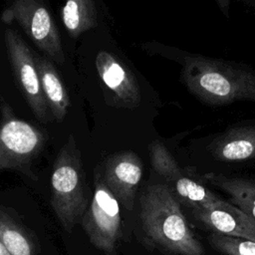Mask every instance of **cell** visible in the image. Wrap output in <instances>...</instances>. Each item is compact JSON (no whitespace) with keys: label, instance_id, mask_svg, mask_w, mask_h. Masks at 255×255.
Returning a JSON list of instances; mask_svg holds the SVG:
<instances>
[{"label":"cell","instance_id":"1","mask_svg":"<svg viewBox=\"0 0 255 255\" xmlns=\"http://www.w3.org/2000/svg\"><path fill=\"white\" fill-rule=\"evenodd\" d=\"M139 217L146 236L170 255H205L179 202L166 184L148 186L140 197Z\"/></svg>","mask_w":255,"mask_h":255},{"label":"cell","instance_id":"2","mask_svg":"<svg viewBox=\"0 0 255 255\" xmlns=\"http://www.w3.org/2000/svg\"><path fill=\"white\" fill-rule=\"evenodd\" d=\"M181 79L188 91L206 105L255 102V72L227 62L199 56L188 57Z\"/></svg>","mask_w":255,"mask_h":255},{"label":"cell","instance_id":"3","mask_svg":"<svg viewBox=\"0 0 255 255\" xmlns=\"http://www.w3.org/2000/svg\"><path fill=\"white\" fill-rule=\"evenodd\" d=\"M88 185L81 150L73 134L60 148L51 174V205L63 229L71 233L88 208Z\"/></svg>","mask_w":255,"mask_h":255},{"label":"cell","instance_id":"4","mask_svg":"<svg viewBox=\"0 0 255 255\" xmlns=\"http://www.w3.org/2000/svg\"><path fill=\"white\" fill-rule=\"evenodd\" d=\"M47 134L36 126L3 112L0 122V171L14 170L33 180L38 176L34 162L43 151Z\"/></svg>","mask_w":255,"mask_h":255},{"label":"cell","instance_id":"5","mask_svg":"<svg viewBox=\"0 0 255 255\" xmlns=\"http://www.w3.org/2000/svg\"><path fill=\"white\" fill-rule=\"evenodd\" d=\"M6 24H17L35 46L53 63L66 61L59 29L44 2L16 0L9 3L0 14Z\"/></svg>","mask_w":255,"mask_h":255},{"label":"cell","instance_id":"6","mask_svg":"<svg viewBox=\"0 0 255 255\" xmlns=\"http://www.w3.org/2000/svg\"><path fill=\"white\" fill-rule=\"evenodd\" d=\"M92 200L81 218L90 242L98 249L111 253L121 237L120 203L107 187L101 171H95Z\"/></svg>","mask_w":255,"mask_h":255},{"label":"cell","instance_id":"7","mask_svg":"<svg viewBox=\"0 0 255 255\" xmlns=\"http://www.w3.org/2000/svg\"><path fill=\"white\" fill-rule=\"evenodd\" d=\"M4 43L15 84L30 110L41 123L51 122L53 118L42 93L34 53L12 28L5 30Z\"/></svg>","mask_w":255,"mask_h":255},{"label":"cell","instance_id":"8","mask_svg":"<svg viewBox=\"0 0 255 255\" xmlns=\"http://www.w3.org/2000/svg\"><path fill=\"white\" fill-rule=\"evenodd\" d=\"M149 156L152 168L165 179L166 185L175 196L192 209L217 204L221 198L204 185L184 174L171 155L170 151L158 140L149 145Z\"/></svg>","mask_w":255,"mask_h":255},{"label":"cell","instance_id":"9","mask_svg":"<svg viewBox=\"0 0 255 255\" xmlns=\"http://www.w3.org/2000/svg\"><path fill=\"white\" fill-rule=\"evenodd\" d=\"M101 174L118 202L126 209L131 210L142 176L140 157L131 150L114 153L105 159Z\"/></svg>","mask_w":255,"mask_h":255},{"label":"cell","instance_id":"10","mask_svg":"<svg viewBox=\"0 0 255 255\" xmlns=\"http://www.w3.org/2000/svg\"><path fill=\"white\" fill-rule=\"evenodd\" d=\"M95 63L101 82L113 95L114 104L121 108H137L141 102V93L136 78L128 68L108 51H100Z\"/></svg>","mask_w":255,"mask_h":255},{"label":"cell","instance_id":"11","mask_svg":"<svg viewBox=\"0 0 255 255\" xmlns=\"http://www.w3.org/2000/svg\"><path fill=\"white\" fill-rule=\"evenodd\" d=\"M192 212L213 233L255 241V220L230 202L221 199L217 204L195 208Z\"/></svg>","mask_w":255,"mask_h":255},{"label":"cell","instance_id":"12","mask_svg":"<svg viewBox=\"0 0 255 255\" xmlns=\"http://www.w3.org/2000/svg\"><path fill=\"white\" fill-rule=\"evenodd\" d=\"M209 151L216 160L224 162L254 158L255 126H243L227 129L212 140Z\"/></svg>","mask_w":255,"mask_h":255},{"label":"cell","instance_id":"13","mask_svg":"<svg viewBox=\"0 0 255 255\" xmlns=\"http://www.w3.org/2000/svg\"><path fill=\"white\" fill-rule=\"evenodd\" d=\"M42 93L49 112L56 122H62L71 106L66 87L54 65L45 56L34 54Z\"/></svg>","mask_w":255,"mask_h":255},{"label":"cell","instance_id":"14","mask_svg":"<svg viewBox=\"0 0 255 255\" xmlns=\"http://www.w3.org/2000/svg\"><path fill=\"white\" fill-rule=\"evenodd\" d=\"M0 242L12 255L38 253V244L32 232L2 205H0Z\"/></svg>","mask_w":255,"mask_h":255},{"label":"cell","instance_id":"15","mask_svg":"<svg viewBox=\"0 0 255 255\" xmlns=\"http://www.w3.org/2000/svg\"><path fill=\"white\" fill-rule=\"evenodd\" d=\"M206 181L224 191L230 203L255 220V180L242 177H227L221 173L208 172Z\"/></svg>","mask_w":255,"mask_h":255},{"label":"cell","instance_id":"16","mask_svg":"<svg viewBox=\"0 0 255 255\" xmlns=\"http://www.w3.org/2000/svg\"><path fill=\"white\" fill-rule=\"evenodd\" d=\"M61 21L74 39L95 28L98 24V11L93 0H69L60 9Z\"/></svg>","mask_w":255,"mask_h":255},{"label":"cell","instance_id":"17","mask_svg":"<svg viewBox=\"0 0 255 255\" xmlns=\"http://www.w3.org/2000/svg\"><path fill=\"white\" fill-rule=\"evenodd\" d=\"M209 241L225 255H255V241L252 240L212 233Z\"/></svg>","mask_w":255,"mask_h":255},{"label":"cell","instance_id":"18","mask_svg":"<svg viewBox=\"0 0 255 255\" xmlns=\"http://www.w3.org/2000/svg\"><path fill=\"white\" fill-rule=\"evenodd\" d=\"M218 6L221 8V10L223 11L224 15L226 17H228V7H229V1H223V0H219V1H216Z\"/></svg>","mask_w":255,"mask_h":255},{"label":"cell","instance_id":"19","mask_svg":"<svg viewBox=\"0 0 255 255\" xmlns=\"http://www.w3.org/2000/svg\"><path fill=\"white\" fill-rule=\"evenodd\" d=\"M0 255H12L1 242H0Z\"/></svg>","mask_w":255,"mask_h":255},{"label":"cell","instance_id":"20","mask_svg":"<svg viewBox=\"0 0 255 255\" xmlns=\"http://www.w3.org/2000/svg\"><path fill=\"white\" fill-rule=\"evenodd\" d=\"M106 254H107V255H117L115 251H114V252H111V253H106Z\"/></svg>","mask_w":255,"mask_h":255}]
</instances>
